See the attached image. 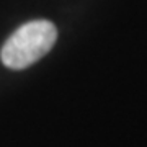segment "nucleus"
Wrapping results in <instances>:
<instances>
[{
  "mask_svg": "<svg viewBox=\"0 0 147 147\" xmlns=\"http://www.w3.org/2000/svg\"><path fill=\"white\" fill-rule=\"evenodd\" d=\"M57 39V30L47 20H33L20 26L5 41L0 59L3 65L13 70L30 67L46 56Z\"/></svg>",
  "mask_w": 147,
  "mask_h": 147,
  "instance_id": "f257e3e1",
  "label": "nucleus"
}]
</instances>
